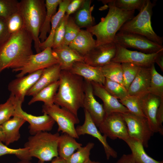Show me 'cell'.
I'll list each match as a JSON object with an SVG mask.
<instances>
[{
  "mask_svg": "<svg viewBox=\"0 0 163 163\" xmlns=\"http://www.w3.org/2000/svg\"><path fill=\"white\" fill-rule=\"evenodd\" d=\"M61 70L57 64L43 69L42 74L26 96H34L41 90L59 80Z\"/></svg>",
  "mask_w": 163,
  "mask_h": 163,
  "instance_id": "603a6c76",
  "label": "cell"
},
{
  "mask_svg": "<svg viewBox=\"0 0 163 163\" xmlns=\"http://www.w3.org/2000/svg\"><path fill=\"white\" fill-rule=\"evenodd\" d=\"M116 7L120 9L127 11H139L145 0H112Z\"/></svg>",
  "mask_w": 163,
  "mask_h": 163,
  "instance_id": "7bdbcfd3",
  "label": "cell"
},
{
  "mask_svg": "<svg viewBox=\"0 0 163 163\" xmlns=\"http://www.w3.org/2000/svg\"><path fill=\"white\" fill-rule=\"evenodd\" d=\"M70 1V0H62L59 4L57 11L53 16L51 20L49 34L44 42L40 43V47L41 51L46 48L52 47L55 32L65 15L67 7Z\"/></svg>",
  "mask_w": 163,
  "mask_h": 163,
  "instance_id": "484cf974",
  "label": "cell"
},
{
  "mask_svg": "<svg viewBox=\"0 0 163 163\" xmlns=\"http://www.w3.org/2000/svg\"><path fill=\"white\" fill-rule=\"evenodd\" d=\"M5 20L0 18V46L10 37Z\"/></svg>",
  "mask_w": 163,
  "mask_h": 163,
  "instance_id": "f6af8a7d",
  "label": "cell"
},
{
  "mask_svg": "<svg viewBox=\"0 0 163 163\" xmlns=\"http://www.w3.org/2000/svg\"><path fill=\"white\" fill-rule=\"evenodd\" d=\"M68 71L90 82H95L103 85L105 82V78L100 67L92 66L84 62L75 63Z\"/></svg>",
  "mask_w": 163,
  "mask_h": 163,
  "instance_id": "44dd1931",
  "label": "cell"
},
{
  "mask_svg": "<svg viewBox=\"0 0 163 163\" xmlns=\"http://www.w3.org/2000/svg\"><path fill=\"white\" fill-rule=\"evenodd\" d=\"M33 39L24 28L13 34L0 46V74L6 69L13 71L22 67L33 54Z\"/></svg>",
  "mask_w": 163,
  "mask_h": 163,
  "instance_id": "6da1fadb",
  "label": "cell"
},
{
  "mask_svg": "<svg viewBox=\"0 0 163 163\" xmlns=\"http://www.w3.org/2000/svg\"><path fill=\"white\" fill-rule=\"evenodd\" d=\"M155 4L150 0H145L139 14L124 23L119 31L139 34L162 45L163 38L155 33L151 25L152 9Z\"/></svg>",
  "mask_w": 163,
  "mask_h": 163,
  "instance_id": "8992f818",
  "label": "cell"
},
{
  "mask_svg": "<svg viewBox=\"0 0 163 163\" xmlns=\"http://www.w3.org/2000/svg\"><path fill=\"white\" fill-rule=\"evenodd\" d=\"M18 101L13 95L10 94L5 103L0 104V125L15 115Z\"/></svg>",
  "mask_w": 163,
  "mask_h": 163,
  "instance_id": "836d02e7",
  "label": "cell"
},
{
  "mask_svg": "<svg viewBox=\"0 0 163 163\" xmlns=\"http://www.w3.org/2000/svg\"><path fill=\"white\" fill-rule=\"evenodd\" d=\"M103 86L112 96L119 100L128 95L127 90L120 84L105 78Z\"/></svg>",
  "mask_w": 163,
  "mask_h": 163,
  "instance_id": "74e56055",
  "label": "cell"
},
{
  "mask_svg": "<svg viewBox=\"0 0 163 163\" xmlns=\"http://www.w3.org/2000/svg\"><path fill=\"white\" fill-rule=\"evenodd\" d=\"M151 79L148 92L160 98H163V76L156 70L155 63L150 67Z\"/></svg>",
  "mask_w": 163,
  "mask_h": 163,
  "instance_id": "d6a6232c",
  "label": "cell"
},
{
  "mask_svg": "<svg viewBox=\"0 0 163 163\" xmlns=\"http://www.w3.org/2000/svg\"><path fill=\"white\" fill-rule=\"evenodd\" d=\"M85 95L83 103L84 109L89 113L97 127H98L106 116L103 104L96 99L91 82L84 79Z\"/></svg>",
  "mask_w": 163,
  "mask_h": 163,
  "instance_id": "2e32d148",
  "label": "cell"
},
{
  "mask_svg": "<svg viewBox=\"0 0 163 163\" xmlns=\"http://www.w3.org/2000/svg\"><path fill=\"white\" fill-rule=\"evenodd\" d=\"M6 155H15L20 160H31L32 158L29 154L28 148L13 149L4 144L0 140V157Z\"/></svg>",
  "mask_w": 163,
  "mask_h": 163,
  "instance_id": "f35d334b",
  "label": "cell"
},
{
  "mask_svg": "<svg viewBox=\"0 0 163 163\" xmlns=\"http://www.w3.org/2000/svg\"><path fill=\"white\" fill-rule=\"evenodd\" d=\"M38 163H45L39 160ZM50 163H67L66 161L58 156L53 158Z\"/></svg>",
  "mask_w": 163,
  "mask_h": 163,
  "instance_id": "f907efd6",
  "label": "cell"
},
{
  "mask_svg": "<svg viewBox=\"0 0 163 163\" xmlns=\"http://www.w3.org/2000/svg\"><path fill=\"white\" fill-rule=\"evenodd\" d=\"M100 68L105 78L117 82L123 86V72L121 63L111 61Z\"/></svg>",
  "mask_w": 163,
  "mask_h": 163,
  "instance_id": "1f68e13d",
  "label": "cell"
},
{
  "mask_svg": "<svg viewBox=\"0 0 163 163\" xmlns=\"http://www.w3.org/2000/svg\"><path fill=\"white\" fill-rule=\"evenodd\" d=\"M155 63H157L163 72V50L159 52L155 60Z\"/></svg>",
  "mask_w": 163,
  "mask_h": 163,
  "instance_id": "681fc988",
  "label": "cell"
},
{
  "mask_svg": "<svg viewBox=\"0 0 163 163\" xmlns=\"http://www.w3.org/2000/svg\"><path fill=\"white\" fill-rule=\"evenodd\" d=\"M108 4L109 11L98 24L86 30L96 37V46L113 42L116 34L123 25L134 17L135 11H127L117 8L111 0L102 1Z\"/></svg>",
  "mask_w": 163,
  "mask_h": 163,
  "instance_id": "3957f363",
  "label": "cell"
},
{
  "mask_svg": "<svg viewBox=\"0 0 163 163\" xmlns=\"http://www.w3.org/2000/svg\"><path fill=\"white\" fill-rule=\"evenodd\" d=\"M98 127L101 133L112 140L119 138L125 141L129 137L126 123L120 113L106 114Z\"/></svg>",
  "mask_w": 163,
  "mask_h": 163,
  "instance_id": "30bf717a",
  "label": "cell"
},
{
  "mask_svg": "<svg viewBox=\"0 0 163 163\" xmlns=\"http://www.w3.org/2000/svg\"><path fill=\"white\" fill-rule=\"evenodd\" d=\"M59 80L43 88L33 96L28 103L29 105L37 101L43 102L44 104H54V99L59 86Z\"/></svg>",
  "mask_w": 163,
  "mask_h": 163,
  "instance_id": "4dcf8cb0",
  "label": "cell"
},
{
  "mask_svg": "<svg viewBox=\"0 0 163 163\" xmlns=\"http://www.w3.org/2000/svg\"><path fill=\"white\" fill-rule=\"evenodd\" d=\"M62 1V0L45 1L46 13L39 36V39L41 43L46 40L47 37V34L50 33L52 18L56 13L57 8Z\"/></svg>",
  "mask_w": 163,
  "mask_h": 163,
  "instance_id": "f1b7e54d",
  "label": "cell"
},
{
  "mask_svg": "<svg viewBox=\"0 0 163 163\" xmlns=\"http://www.w3.org/2000/svg\"><path fill=\"white\" fill-rule=\"evenodd\" d=\"M119 101L131 113L137 116L145 117L142 110L139 97L128 95Z\"/></svg>",
  "mask_w": 163,
  "mask_h": 163,
  "instance_id": "8d00e7d4",
  "label": "cell"
},
{
  "mask_svg": "<svg viewBox=\"0 0 163 163\" xmlns=\"http://www.w3.org/2000/svg\"><path fill=\"white\" fill-rule=\"evenodd\" d=\"M19 2L17 0H0V18L6 20L18 11Z\"/></svg>",
  "mask_w": 163,
  "mask_h": 163,
  "instance_id": "ab89813d",
  "label": "cell"
},
{
  "mask_svg": "<svg viewBox=\"0 0 163 163\" xmlns=\"http://www.w3.org/2000/svg\"><path fill=\"white\" fill-rule=\"evenodd\" d=\"M16 163H32L30 160H20Z\"/></svg>",
  "mask_w": 163,
  "mask_h": 163,
  "instance_id": "db71d44e",
  "label": "cell"
},
{
  "mask_svg": "<svg viewBox=\"0 0 163 163\" xmlns=\"http://www.w3.org/2000/svg\"><path fill=\"white\" fill-rule=\"evenodd\" d=\"M58 91L54 104L64 108L78 117L79 109L83 107L84 97V79L68 71L61 70Z\"/></svg>",
  "mask_w": 163,
  "mask_h": 163,
  "instance_id": "7a4b0ae2",
  "label": "cell"
},
{
  "mask_svg": "<svg viewBox=\"0 0 163 163\" xmlns=\"http://www.w3.org/2000/svg\"><path fill=\"white\" fill-rule=\"evenodd\" d=\"M82 146V144L77 142L75 138L67 134L64 133L60 135L58 142L59 156L66 161L75 150Z\"/></svg>",
  "mask_w": 163,
  "mask_h": 163,
  "instance_id": "4316f807",
  "label": "cell"
},
{
  "mask_svg": "<svg viewBox=\"0 0 163 163\" xmlns=\"http://www.w3.org/2000/svg\"><path fill=\"white\" fill-rule=\"evenodd\" d=\"M151 77L150 67H140L136 77L128 90V95L141 97L149 93Z\"/></svg>",
  "mask_w": 163,
  "mask_h": 163,
  "instance_id": "7402d4cb",
  "label": "cell"
},
{
  "mask_svg": "<svg viewBox=\"0 0 163 163\" xmlns=\"http://www.w3.org/2000/svg\"><path fill=\"white\" fill-rule=\"evenodd\" d=\"M156 120L158 126L161 132L163 133V127L162 125L163 122V98L161 99L160 105L157 110Z\"/></svg>",
  "mask_w": 163,
  "mask_h": 163,
  "instance_id": "7dc6e473",
  "label": "cell"
},
{
  "mask_svg": "<svg viewBox=\"0 0 163 163\" xmlns=\"http://www.w3.org/2000/svg\"><path fill=\"white\" fill-rule=\"evenodd\" d=\"M81 30L76 24L74 19L69 16L65 26V35L62 44L69 46Z\"/></svg>",
  "mask_w": 163,
  "mask_h": 163,
  "instance_id": "60d3db41",
  "label": "cell"
},
{
  "mask_svg": "<svg viewBox=\"0 0 163 163\" xmlns=\"http://www.w3.org/2000/svg\"><path fill=\"white\" fill-rule=\"evenodd\" d=\"M91 82L94 95L99 97L103 102L106 114L112 113H124L129 112L118 99L107 91L103 85L94 82Z\"/></svg>",
  "mask_w": 163,
  "mask_h": 163,
  "instance_id": "ac0fdd59",
  "label": "cell"
},
{
  "mask_svg": "<svg viewBox=\"0 0 163 163\" xmlns=\"http://www.w3.org/2000/svg\"><path fill=\"white\" fill-rule=\"evenodd\" d=\"M57 64L58 62L53 55L52 48L47 47L39 53L31 55L22 67L14 72L20 71L16 75L17 77L19 78L27 74L43 69Z\"/></svg>",
  "mask_w": 163,
  "mask_h": 163,
  "instance_id": "8fae6325",
  "label": "cell"
},
{
  "mask_svg": "<svg viewBox=\"0 0 163 163\" xmlns=\"http://www.w3.org/2000/svg\"><path fill=\"white\" fill-rule=\"evenodd\" d=\"M18 11L24 28L32 37L37 53L41 52L39 36L46 13L45 1L22 0L19 2Z\"/></svg>",
  "mask_w": 163,
  "mask_h": 163,
  "instance_id": "277c9868",
  "label": "cell"
},
{
  "mask_svg": "<svg viewBox=\"0 0 163 163\" xmlns=\"http://www.w3.org/2000/svg\"><path fill=\"white\" fill-rule=\"evenodd\" d=\"M0 140L3 142L5 141V136L1 125H0Z\"/></svg>",
  "mask_w": 163,
  "mask_h": 163,
  "instance_id": "816d5d0a",
  "label": "cell"
},
{
  "mask_svg": "<svg viewBox=\"0 0 163 163\" xmlns=\"http://www.w3.org/2000/svg\"><path fill=\"white\" fill-rule=\"evenodd\" d=\"M22 103L18 101L15 114L20 116L29 123V132L31 135L41 132L49 131L52 129L55 122L50 116L45 113L40 116L28 113L22 110Z\"/></svg>",
  "mask_w": 163,
  "mask_h": 163,
  "instance_id": "4fadbf2b",
  "label": "cell"
},
{
  "mask_svg": "<svg viewBox=\"0 0 163 163\" xmlns=\"http://www.w3.org/2000/svg\"><path fill=\"white\" fill-rule=\"evenodd\" d=\"M25 122L22 118L15 114L1 125L5 136V143L6 145L19 140L21 136L20 129Z\"/></svg>",
  "mask_w": 163,
  "mask_h": 163,
  "instance_id": "d4e9b609",
  "label": "cell"
},
{
  "mask_svg": "<svg viewBox=\"0 0 163 163\" xmlns=\"http://www.w3.org/2000/svg\"><path fill=\"white\" fill-rule=\"evenodd\" d=\"M84 111L85 119L83 124L75 128L78 136L79 137L81 135L88 134L96 138L102 145L107 160H109L111 157L117 158V153L108 143L107 140V137L101 134L88 112L85 109Z\"/></svg>",
  "mask_w": 163,
  "mask_h": 163,
  "instance_id": "9a60e30c",
  "label": "cell"
},
{
  "mask_svg": "<svg viewBox=\"0 0 163 163\" xmlns=\"http://www.w3.org/2000/svg\"><path fill=\"white\" fill-rule=\"evenodd\" d=\"M43 69L28 74L25 76L17 78L11 81L8 86L11 94L13 95L17 100L23 103L27 92L40 78Z\"/></svg>",
  "mask_w": 163,
  "mask_h": 163,
  "instance_id": "e0dca14e",
  "label": "cell"
},
{
  "mask_svg": "<svg viewBox=\"0 0 163 163\" xmlns=\"http://www.w3.org/2000/svg\"><path fill=\"white\" fill-rule=\"evenodd\" d=\"M121 64L123 72V86L128 91L136 77L140 66L130 63Z\"/></svg>",
  "mask_w": 163,
  "mask_h": 163,
  "instance_id": "e575fe53",
  "label": "cell"
},
{
  "mask_svg": "<svg viewBox=\"0 0 163 163\" xmlns=\"http://www.w3.org/2000/svg\"><path fill=\"white\" fill-rule=\"evenodd\" d=\"M122 114L129 137L138 140L144 147H148L149 142L154 133L146 118L136 115L130 112Z\"/></svg>",
  "mask_w": 163,
  "mask_h": 163,
  "instance_id": "9c48e42d",
  "label": "cell"
},
{
  "mask_svg": "<svg viewBox=\"0 0 163 163\" xmlns=\"http://www.w3.org/2000/svg\"><path fill=\"white\" fill-rule=\"evenodd\" d=\"M69 16L65 14L56 29L52 49L56 48L62 44L65 35V26Z\"/></svg>",
  "mask_w": 163,
  "mask_h": 163,
  "instance_id": "ee69618b",
  "label": "cell"
},
{
  "mask_svg": "<svg viewBox=\"0 0 163 163\" xmlns=\"http://www.w3.org/2000/svg\"><path fill=\"white\" fill-rule=\"evenodd\" d=\"M117 50L116 44L114 42L95 46L84 57V62L93 67H102L111 62Z\"/></svg>",
  "mask_w": 163,
  "mask_h": 163,
  "instance_id": "5bb4252c",
  "label": "cell"
},
{
  "mask_svg": "<svg viewBox=\"0 0 163 163\" xmlns=\"http://www.w3.org/2000/svg\"><path fill=\"white\" fill-rule=\"evenodd\" d=\"M115 163H136L130 154H123Z\"/></svg>",
  "mask_w": 163,
  "mask_h": 163,
  "instance_id": "c3c4849f",
  "label": "cell"
},
{
  "mask_svg": "<svg viewBox=\"0 0 163 163\" xmlns=\"http://www.w3.org/2000/svg\"><path fill=\"white\" fill-rule=\"evenodd\" d=\"M93 35L86 30H81L69 46L84 57L96 46V40Z\"/></svg>",
  "mask_w": 163,
  "mask_h": 163,
  "instance_id": "cb8c5ba5",
  "label": "cell"
},
{
  "mask_svg": "<svg viewBox=\"0 0 163 163\" xmlns=\"http://www.w3.org/2000/svg\"><path fill=\"white\" fill-rule=\"evenodd\" d=\"M140 97L142 110L151 129L154 133H159L163 135L156 120L157 110L161 98L150 93Z\"/></svg>",
  "mask_w": 163,
  "mask_h": 163,
  "instance_id": "d6986e66",
  "label": "cell"
},
{
  "mask_svg": "<svg viewBox=\"0 0 163 163\" xmlns=\"http://www.w3.org/2000/svg\"><path fill=\"white\" fill-rule=\"evenodd\" d=\"M42 111L43 113L50 116L57 123L58 126L57 132H61L75 139L79 138L75 127V125L79 123L77 116L67 109L55 104H44Z\"/></svg>",
  "mask_w": 163,
  "mask_h": 163,
  "instance_id": "52a82bcc",
  "label": "cell"
},
{
  "mask_svg": "<svg viewBox=\"0 0 163 163\" xmlns=\"http://www.w3.org/2000/svg\"><path fill=\"white\" fill-rule=\"evenodd\" d=\"M60 135L41 132L29 137L24 147L28 148L30 155L45 162L59 156L58 147Z\"/></svg>",
  "mask_w": 163,
  "mask_h": 163,
  "instance_id": "5b68a950",
  "label": "cell"
},
{
  "mask_svg": "<svg viewBox=\"0 0 163 163\" xmlns=\"http://www.w3.org/2000/svg\"><path fill=\"white\" fill-rule=\"evenodd\" d=\"M52 49L61 70L68 71L75 63L84 62V57L69 46L62 44Z\"/></svg>",
  "mask_w": 163,
  "mask_h": 163,
  "instance_id": "ffe728a7",
  "label": "cell"
},
{
  "mask_svg": "<svg viewBox=\"0 0 163 163\" xmlns=\"http://www.w3.org/2000/svg\"><path fill=\"white\" fill-rule=\"evenodd\" d=\"M84 163H102L98 161H93L90 160V159H89L88 160L86 161Z\"/></svg>",
  "mask_w": 163,
  "mask_h": 163,
  "instance_id": "f5cc1de1",
  "label": "cell"
},
{
  "mask_svg": "<svg viewBox=\"0 0 163 163\" xmlns=\"http://www.w3.org/2000/svg\"><path fill=\"white\" fill-rule=\"evenodd\" d=\"M131 151V155L136 163H163L149 156L143 145L137 139L130 137L125 141Z\"/></svg>",
  "mask_w": 163,
  "mask_h": 163,
  "instance_id": "83f0119b",
  "label": "cell"
},
{
  "mask_svg": "<svg viewBox=\"0 0 163 163\" xmlns=\"http://www.w3.org/2000/svg\"><path fill=\"white\" fill-rule=\"evenodd\" d=\"M91 3L90 0H85L81 6L76 11L74 20L80 28H87L93 26L94 21L91 13L94 6H91Z\"/></svg>",
  "mask_w": 163,
  "mask_h": 163,
  "instance_id": "f546056e",
  "label": "cell"
},
{
  "mask_svg": "<svg viewBox=\"0 0 163 163\" xmlns=\"http://www.w3.org/2000/svg\"><path fill=\"white\" fill-rule=\"evenodd\" d=\"M113 42L126 48H132L146 54H152L163 50L162 45H159L139 34L119 31Z\"/></svg>",
  "mask_w": 163,
  "mask_h": 163,
  "instance_id": "ba28073f",
  "label": "cell"
},
{
  "mask_svg": "<svg viewBox=\"0 0 163 163\" xmlns=\"http://www.w3.org/2000/svg\"><path fill=\"white\" fill-rule=\"evenodd\" d=\"M116 46V53L111 61L120 63H130L141 67L150 68L155 63V60L159 52L146 54L129 50L117 44Z\"/></svg>",
  "mask_w": 163,
  "mask_h": 163,
  "instance_id": "7c38bea8",
  "label": "cell"
},
{
  "mask_svg": "<svg viewBox=\"0 0 163 163\" xmlns=\"http://www.w3.org/2000/svg\"><path fill=\"white\" fill-rule=\"evenodd\" d=\"M94 145V143L89 142L81 146L66 161L67 163H84L90 159V152Z\"/></svg>",
  "mask_w": 163,
  "mask_h": 163,
  "instance_id": "d590c367",
  "label": "cell"
},
{
  "mask_svg": "<svg viewBox=\"0 0 163 163\" xmlns=\"http://www.w3.org/2000/svg\"><path fill=\"white\" fill-rule=\"evenodd\" d=\"M5 21L8 32L10 35L24 28L23 19L18 11L11 15Z\"/></svg>",
  "mask_w": 163,
  "mask_h": 163,
  "instance_id": "b9f144b4",
  "label": "cell"
},
{
  "mask_svg": "<svg viewBox=\"0 0 163 163\" xmlns=\"http://www.w3.org/2000/svg\"><path fill=\"white\" fill-rule=\"evenodd\" d=\"M85 0H70L66 11V14L68 16L77 11L81 6Z\"/></svg>",
  "mask_w": 163,
  "mask_h": 163,
  "instance_id": "bcb514c9",
  "label": "cell"
}]
</instances>
